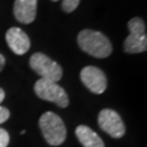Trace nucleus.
<instances>
[{
	"instance_id": "14",
	"label": "nucleus",
	"mask_w": 147,
	"mask_h": 147,
	"mask_svg": "<svg viewBox=\"0 0 147 147\" xmlns=\"http://www.w3.org/2000/svg\"><path fill=\"white\" fill-rule=\"evenodd\" d=\"M5 57L0 53V72L2 71V69H3V67H5Z\"/></svg>"
},
{
	"instance_id": "11",
	"label": "nucleus",
	"mask_w": 147,
	"mask_h": 147,
	"mask_svg": "<svg viewBox=\"0 0 147 147\" xmlns=\"http://www.w3.org/2000/svg\"><path fill=\"white\" fill-rule=\"evenodd\" d=\"M81 0H62V9L64 12H73L80 5Z\"/></svg>"
},
{
	"instance_id": "3",
	"label": "nucleus",
	"mask_w": 147,
	"mask_h": 147,
	"mask_svg": "<svg viewBox=\"0 0 147 147\" xmlns=\"http://www.w3.org/2000/svg\"><path fill=\"white\" fill-rule=\"evenodd\" d=\"M130 35L124 40V50L127 53H140L146 51V25L142 19L133 18L127 23Z\"/></svg>"
},
{
	"instance_id": "16",
	"label": "nucleus",
	"mask_w": 147,
	"mask_h": 147,
	"mask_svg": "<svg viewBox=\"0 0 147 147\" xmlns=\"http://www.w3.org/2000/svg\"><path fill=\"white\" fill-rule=\"evenodd\" d=\"M25 132H26L25 130H23V131L21 132V134H22V135H23V134H25Z\"/></svg>"
},
{
	"instance_id": "2",
	"label": "nucleus",
	"mask_w": 147,
	"mask_h": 147,
	"mask_svg": "<svg viewBox=\"0 0 147 147\" xmlns=\"http://www.w3.org/2000/svg\"><path fill=\"white\" fill-rule=\"evenodd\" d=\"M39 127L45 141L51 146H59L67 138V129L62 119L51 111L45 112L39 119Z\"/></svg>"
},
{
	"instance_id": "5",
	"label": "nucleus",
	"mask_w": 147,
	"mask_h": 147,
	"mask_svg": "<svg viewBox=\"0 0 147 147\" xmlns=\"http://www.w3.org/2000/svg\"><path fill=\"white\" fill-rule=\"evenodd\" d=\"M30 65L39 76H42V79L57 83L62 78V68L42 53H36L32 56Z\"/></svg>"
},
{
	"instance_id": "10",
	"label": "nucleus",
	"mask_w": 147,
	"mask_h": 147,
	"mask_svg": "<svg viewBox=\"0 0 147 147\" xmlns=\"http://www.w3.org/2000/svg\"><path fill=\"white\" fill-rule=\"evenodd\" d=\"M75 134L79 142L84 147H105L99 135L88 126L79 125L75 130Z\"/></svg>"
},
{
	"instance_id": "6",
	"label": "nucleus",
	"mask_w": 147,
	"mask_h": 147,
	"mask_svg": "<svg viewBox=\"0 0 147 147\" xmlns=\"http://www.w3.org/2000/svg\"><path fill=\"white\" fill-rule=\"evenodd\" d=\"M98 125L113 138H121L125 134V125L115 110L102 109L98 115Z\"/></svg>"
},
{
	"instance_id": "12",
	"label": "nucleus",
	"mask_w": 147,
	"mask_h": 147,
	"mask_svg": "<svg viewBox=\"0 0 147 147\" xmlns=\"http://www.w3.org/2000/svg\"><path fill=\"white\" fill-rule=\"evenodd\" d=\"M10 142V135L9 133L0 127V147H7Z\"/></svg>"
},
{
	"instance_id": "4",
	"label": "nucleus",
	"mask_w": 147,
	"mask_h": 147,
	"mask_svg": "<svg viewBox=\"0 0 147 147\" xmlns=\"http://www.w3.org/2000/svg\"><path fill=\"white\" fill-rule=\"evenodd\" d=\"M34 90L40 99L53 102L60 108H67L69 106V97L65 90L56 82L39 79L35 83Z\"/></svg>"
},
{
	"instance_id": "1",
	"label": "nucleus",
	"mask_w": 147,
	"mask_h": 147,
	"mask_svg": "<svg viewBox=\"0 0 147 147\" xmlns=\"http://www.w3.org/2000/svg\"><path fill=\"white\" fill-rule=\"evenodd\" d=\"M80 48L95 58H107L112 53V46L109 39L100 32L83 30L78 35Z\"/></svg>"
},
{
	"instance_id": "7",
	"label": "nucleus",
	"mask_w": 147,
	"mask_h": 147,
	"mask_svg": "<svg viewBox=\"0 0 147 147\" xmlns=\"http://www.w3.org/2000/svg\"><path fill=\"white\" fill-rule=\"evenodd\" d=\"M81 81L87 88L94 94H102L107 88V78L100 69L88 65L82 69Z\"/></svg>"
},
{
	"instance_id": "13",
	"label": "nucleus",
	"mask_w": 147,
	"mask_h": 147,
	"mask_svg": "<svg viewBox=\"0 0 147 147\" xmlns=\"http://www.w3.org/2000/svg\"><path fill=\"white\" fill-rule=\"evenodd\" d=\"M10 118V111L5 107H1L0 106V124L5 123V121Z\"/></svg>"
},
{
	"instance_id": "8",
	"label": "nucleus",
	"mask_w": 147,
	"mask_h": 147,
	"mask_svg": "<svg viewBox=\"0 0 147 147\" xmlns=\"http://www.w3.org/2000/svg\"><path fill=\"white\" fill-rule=\"evenodd\" d=\"M8 46L16 55H24L31 48V40L25 32L19 27H11L5 34Z\"/></svg>"
},
{
	"instance_id": "17",
	"label": "nucleus",
	"mask_w": 147,
	"mask_h": 147,
	"mask_svg": "<svg viewBox=\"0 0 147 147\" xmlns=\"http://www.w3.org/2000/svg\"><path fill=\"white\" fill-rule=\"evenodd\" d=\"M51 1H59V0H51Z\"/></svg>"
},
{
	"instance_id": "15",
	"label": "nucleus",
	"mask_w": 147,
	"mask_h": 147,
	"mask_svg": "<svg viewBox=\"0 0 147 147\" xmlns=\"http://www.w3.org/2000/svg\"><path fill=\"white\" fill-rule=\"evenodd\" d=\"M5 90L0 87V104L3 101V99H5Z\"/></svg>"
},
{
	"instance_id": "9",
	"label": "nucleus",
	"mask_w": 147,
	"mask_h": 147,
	"mask_svg": "<svg viewBox=\"0 0 147 147\" xmlns=\"http://www.w3.org/2000/svg\"><path fill=\"white\" fill-rule=\"evenodd\" d=\"M37 11V0H16L13 13L18 21L30 24L35 20Z\"/></svg>"
}]
</instances>
